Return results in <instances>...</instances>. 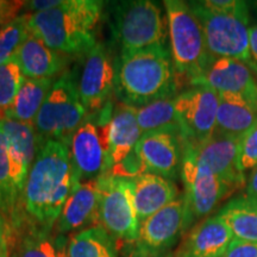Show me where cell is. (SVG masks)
<instances>
[{
	"label": "cell",
	"instance_id": "f546056e",
	"mask_svg": "<svg viewBox=\"0 0 257 257\" xmlns=\"http://www.w3.org/2000/svg\"><path fill=\"white\" fill-rule=\"evenodd\" d=\"M30 34L29 14L19 15L0 29V64L16 56Z\"/></svg>",
	"mask_w": 257,
	"mask_h": 257
},
{
	"label": "cell",
	"instance_id": "4dcf8cb0",
	"mask_svg": "<svg viewBox=\"0 0 257 257\" xmlns=\"http://www.w3.org/2000/svg\"><path fill=\"white\" fill-rule=\"evenodd\" d=\"M25 81L16 56L0 64V118L12 105Z\"/></svg>",
	"mask_w": 257,
	"mask_h": 257
},
{
	"label": "cell",
	"instance_id": "30bf717a",
	"mask_svg": "<svg viewBox=\"0 0 257 257\" xmlns=\"http://www.w3.org/2000/svg\"><path fill=\"white\" fill-rule=\"evenodd\" d=\"M98 224L117 243L134 244L140 233V219L131 180L104 175L99 179Z\"/></svg>",
	"mask_w": 257,
	"mask_h": 257
},
{
	"label": "cell",
	"instance_id": "ba28073f",
	"mask_svg": "<svg viewBox=\"0 0 257 257\" xmlns=\"http://www.w3.org/2000/svg\"><path fill=\"white\" fill-rule=\"evenodd\" d=\"M200 22L207 49L213 59H234L249 63V17L245 3L231 12L212 11L200 2H189Z\"/></svg>",
	"mask_w": 257,
	"mask_h": 257
},
{
	"label": "cell",
	"instance_id": "484cf974",
	"mask_svg": "<svg viewBox=\"0 0 257 257\" xmlns=\"http://www.w3.org/2000/svg\"><path fill=\"white\" fill-rule=\"evenodd\" d=\"M217 214L229 226L233 238L257 242V198L245 194L231 199Z\"/></svg>",
	"mask_w": 257,
	"mask_h": 257
},
{
	"label": "cell",
	"instance_id": "f35d334b",
	"mask_svg": "<svg viewBox=\"0 0 257 257\" xmlns=\"http://www.w3.org/2000/svg\"><path fill=\"white\" fill-rule=\"evenodd\" d=\"M56 243H57V252H59V257H68V250H67L68 238H67L66 236L57 234Z\"/></svg>",
	"mask_w": 257,
	"mask_h": 257
},
{
	"label": "cell",
	"instance_id": "d6986e66",
	"mask_svg": "<svg viewBox=\"0 0 257 257\" xmlns=\"http://www.w3.org/2000/svg\"><path fill=\"white\" fill-rule=\"evenodd\" d=\"M0 121L3 125V131L8 138L10 159L14 168L16 182L23 195L29 172L42 146L41 138L34 124L22 123L8 118H2Z\"/></svg>",
	"mask_w": 257,
	"mask_h": 257
},
{
	"label": "cell",
	"instance_id": "44dd1931",
	"mask_svg": "<svg viewBox=\"0 0 257 257\" xmlns=\"http://www.w3.org/2000/svg\"><path fill=\"white\" fill-rule=\"evenodd\" d=\"M131 182L140 223L179 198V191L174 181L163 176L143 173L131 180Z\"/></svg>",
	"mask_w": 257,
	"mask_h": 257
},
{
	"label": "cell",
	"instance_id": "7402d4cb",
	"mask_svg": "<svg viewBox=\"0 0 257 257\" xmlns=\"http://www.w3.org/2000/svg\"><path fill=\"white\" fill-rule=\"evenodd\" d=\"M0 212L5 217L12 234L22 227V193L16 182L10 159L9 142L0 121Z\"/></svg>",
	"mask_w": 257,
	"mask_h": 257
},
{
	"label": "cell",
	"instance_id": "f1b7e54d",
	"mask_svg": "<svg viewBox=\"0 0 257 257\" xmlns=\"http://www.w3.org/2000/svg\"><path fill=\"white\" fill-rule=\"evenodd\" d=\"M54 231L25 226L14 233L11 257H59Z\"/></svg>",
	"mask_w": 257,
	"mask_h": 257
},
{
	"label": "cell",
	"instance_id": "6da1fadb",
	"mask_svg": "<svg viewBox=\"0 0 257 257\" xmlns=\"http://www.w3.org/2000/svg\"><path fill=\"white\" fill-rule=\"evenodd\" d=\"M79 184L68 146L60 141H46L25 182L21 229L28 226L54 231L67 199Z\"/></svg>",
	"mask_w": 257,
	"mask_h": 257
},
{
	"label": "cell",
	"instance_id": "8992f818",
	"mask_svg": "<svg viewBox=\"0 0 257 257\" xmlns=\"http://www.w3.org/2000/svg\"><path fill=\"white\" fill-rule=\"evenodd\" d=\"M88 114L80 98L76 74L66 70L54 82L35 120L42 144L60 141L68 146L70 137Z\"/></svg>",
	"mask_w": 257,
	"mask_h": 257
},
{
	"label": "cell",
	"instance_id": "e0dca14e",
	"mask_svg": "<svg viewBox=\"0 0 257 257\" xmlns=\"http://www.w3.org/2000/svg\"><path fill=\"white\" fill-rule=\"evenodd\" d=\"M99 179L80 182L61 211L54 232L61 236L76 233L92 226H99Z\"/></svg>",
	"mask_w": 257,
	"mask_h": 257
},
{
	"label": "cell",
	"instance_id": "4fadbf2b",
	"mask_svg": "<svg viewBox=\"0 0 257 257\" xmlns=\"http://www.w3.org/2000/svg\"><path fill=\"white\" fill-rule=\"evenodd\" d=\"M184 234H186L185 200L184 197H179L141 223L138 238L134 245L147 252L166 253Z\"/></svg>",
	"mask_w": 257,
	"mask_h": 257
},
{
	"label": "cell",
	"instance_id": "d4e9b609",
	"mask_svg": "<svg viewBox=\"0 0 257 257\" xmlns=\"http://www.w3.org/2000/svg\"><path fill=\"white\" fill-rule=\"evenodd\" d=\"M54 82V79L25 78L21 91L2 118L35 125V120Z\"/></svg>",
	"mask_w": 257,
	"mask_h": 257
},
{
	"label": "cell",
	"instance_id": "e575fe53",
	"mask_svg": "<svg viewBox=\"0 0 257 257\" xmlns=\"http://www.w3.org/2000/svg\"><path fill=\"white\" fill-rule=\"evenodd\" d=\"M14 234L5 217L0 212V257H11Z\"/></svg>",
	"mask_w": 257,
	"mask_h": 257
},
{
	"label": "cell",
	"instance_id": "7a4b0ae2",
	"mask_svg": "<svg viewBox=\"0 0 257 257\" xmlns=\"http://www.w3.org/2000/svg\"><path fill=\"white\" fill-rule=\"evenodd\" d=\"M176 86L178 75L165 46L120 51L114 60V94L120 104L141 107L173 98Z\"/></svg>",
	"mask_w": 257,
	"mask_h": 257
},
{
	"label": "cell",
	"instance_id": "9c48e42d",
	"mask_svg": "<svg viewBox=\"0 0 257 257\" xmlns=\"http://www.w3.org/2000/svg\"><path fill=\"white\" fill-rule=\"evenodd\" d=\"M182 165L180 178L185 194L186 233L194 225L210 217L220 201L232 194V191L218 176L202 165L189 147H182Z\"/></svg>",
	"mask_w": 257,
	"mask_h": 257
},
{
	"label": "cell",
	"instance_id": "74e56055",
	"mask_svg": "<svg viewBox=\"0 0 257 257\" xmlns=\"http://www.w3.org/2000/svg\"><path fill=\"white\" fill-rule=\"evenodd\" d=\"M246 195L257 198V167L251 170L248 181H246Z\"/></svg>",
	"mask_w": 257,
	"mask_h": 257
},
{
	"label": "cell",
	"instance_id": "d590c367",
	"mask_svg": "<svg viewBox=\"0 0 257 257\" xmlns=\"http://www.w3.org/2000/svg\"><path fill=\"white\" fill-rule=\"evenodd\" d=\"M249 66L257 73V25L250 28L249 31Z\"/></svg>",
	"mask_w": 257,
	"mask_h": 257
},
{
	"label": "cell",
	"instance_id": "603a6c76",
	"mask_svg": "<svg viewBox=\"0 0 257 257\" xmlns=\"http://www.w3.org/2000/svg\"><path fill=\"white\" fill-rule=\"evenodd\" d=\"M216 133L224 136L242 138L257 123V110L238 95L218 93Z\"/></svg>",
	"mask_w": 257,
	"mask_h": 257
},
{
	"label": "cell",
	"instance_id": "5bb4252c",
	"mask_svg": "<svg viewBox=\"0 0 257 257\" xmlns=\"http://www.w3.org/2000/svg\"><path fill=\"white\" fill-rule=\"evenodd\" d=\"M242 138L214 134L202 142L184 144L189 147L194 156L214 173L232 192L246 184L239 167V143Z\"/></svg>",
	"mask_w": 257,
	"mask_h": 257
},
{
	"label": "cell",
	"instance_id": "52a82bcc",
	"mask_svg": "<svg viewBox=\"0 0 257 257\" xmlns=\"http://www.w3.org/2000/svg\"><path fill=\"white\" fill-rule=\"evenodd\" d=\"M111 31L120 51H134L165 46L167 36L161 8L152 0H126L114 3Z\"/></svg>",
	"mask_w": 257,
	"mask_h": 257
},
{
	"label": "cell",
	"instance_id": "ac0fdd59",
	"mask_svg": "<svg viewBox=\"0 0 257 257\" xmlns=\"http://www.w3.org/2000/svg\"><path fill=\"white\" fill-rule=\"evenodd\" d=\"M233 239L225 221L219 214L205 218L192 227L178 249L174 257H221Z\"/></svg>",
	"mask_w": 257,
	"mask_h": 257
},
{
	"label": "cell",
	"instance_id": "836d02e7",
	"mask_svg": "<svg viewBox=\"0 0 257 257\" xmlns=\"http://www.w3.org/2000/svg\"><path fill=\"white\" fill-rule=\"evenodd\" d=\"M27 3L22 0H0V27H5L18 17Z\"/></svg>",
	"mask_w": 257,
	"mask_h": 257
},
{
	"label": "cell",
	"instance_id": "7c38bea8",
	"mask_svg": "<svg viewBox=\"0 0 257 257\" xmlns=\"http://www.w3.org/2000/svg\"><path fill=\"white\" fill-rule=\"evenodd\" d=\"M78 89L89 113L100 111L114 93V61L105 44L96 43L86 54Z\"/></svg>",
	"mask_w": 257,
	"mask_h": 257
},
{
	"label": "cell",
	"instance_id": "8fae6325",
	"mask_svg": "<svg viewBox=\"0 0 257 257\" xmlns=\"http://www.w3.org/2000/svg\"><path fill=\"white\" fill-rule=\"evenodd\" d=\"M184 142L197 143L216 133L219 94L206 86H193L174 98Z\"/></svg>",
	"mask_w": 257,
	"mask_h": 257
},
{
	"label": "cell",
	"instance_id": "8d00e7d4",
	"mask_svg": "<svg viewBox=\"0 0 257 257\" xmlns=\"http://www.w3.org/2000/svg\"><path fill=\"white\" fill-rule=\"evenodd\" d=\"M127 253L126 257H174L172 251L166 252V253H152V252H147L143 251V250L136 248L134 244H130L127 245Z\"/></svg>",
	"mask_w": 257,
	"mask_h": 257
},
{
	"label": "cell",
	"instance_id": "9a60e30c",
	"mask_svg": "<svg viewBox=\"0 0 257 257\" xmlns=\"http://www.w3.org/2000/svg\"><path fill=\"white\" fill-rule=\"evenodd\" d=\"M182 137L166 131L143 134L136 147L144 172L172 180L181 173Z\"/></svg>",
	"mask_w": 257,
	"mask_h": 257
},
{
	"label": "cell",
	"instance_id": "1f68e13d",
	"mask_svg": "<svg viewBox=\"0 0 257 257\" xmlns=\"http://www.w3.org/2000/svg\"><path fill=\"white\" fill-rule=\"evenodd\" d=\"M239 167L243 173L257 167V123L240 140Z\"/></svg>",
	"mask_w": 257,
	"mask_h": 257
},
{
	"label": "cell",
	"instance_id": "ffe728a7",
	"mask_svg": "<svg viewBox=\"0 0 257 257\" xmlns=\"http://www.w3.org/2000/svg\"><path fill=\"white\" fill-rule=\"evenodd\" d=\"M16 60L28 79H54L67 64L66 55L53 50L32 34L19 48Z\"/></svg>",
	"mask_w": 257,
	"mask_h": 257
},
{
	"label": "cell",
	"instance_id": "5b68a950",
	"mask_svg": "<svg viewBox=\"0 0 257 257\" xmlns=\"http://www.w3.org/2000/svg\"><path fill=\"white\" fill-rule=\"evenodd\" d=\"M114 101L89 113L68 143L70 161L79 182L93 181L111 168V125Z\"/></svg>",
	"mask_w": 257,
	"mask_h": 257
},
{
	"label": "cell",
	"instance_id": "d6a6232c",
	"mask_svg": "<svg viewBox=\"0 0 257 257\" xmlns=\"http://www.w3.org/2000/svg\"><path fill=\"white\" fill-rule=\"evenodd\" d=\"M221 257H257V242L233 238Z\"/></svg>",
	"mask_w": 257,
	"mask_h": 257
},
{
	"label": "cell",
	"instance_id": "83f0119b",
	"mask_svg": "<svg viewBox=\"0 0 257 257\" xmlns=\"http://www.w3.org/2000/svg\"><path fill=\"white\" fill-rule=\"evenodd\" d=\"M174 98L175 96L162 99L141 107H135L138 125L143 134L166 131L182 137L181 125L175 111Z\"/></svg>",
	"mask_w": 257,
	"mask_h": 257
},
{
	"label": "cell",
	"instance_id": "4316f807",
	"mask_svg": "<svg viewBox=\"0 0 257 257\" xmlns=\"http://www.w3.org/2000/svg\"><path fill=\"white\" fill-rule=\"evenodd\" d=\"M68 257H118L117 242L101 226H92L68 237Z\"/></svg>",
	"mask_w": 257,
	"mask_h": 257
},
{
	"label": "cell",
	"instance_id": "277c9868",
	"mask_svg": "<svg viewBox=\"0 0 257 257\" xmlns=\"http://www.w3.org/2000/svg\"><path fill=\"white\" fill-rule=\"evenodd\" d=\"M163 5L168 24L170 55L176 75L193 85L214 59L207 49L200 22L188 3L166 0Z\"/></svg>",
	"mask_w": 257,
	"mask_h": 257
},
{
	"label": "cell",
	"instance_id": "3957f363",
	"mask_svg": "<svg viewBox=\"0 0 257 257\" xmlns=\"http://www.w3.org/2000/svg\"><path fill=\"white\" fill-rule=\"evenodd\" d=\"M104 3L99 0H62L48 11L29 14L30 32L63 55L87 54L96 42V28Z\"/></svg>",
	"mask_w": 257,
	"mask_h": 257
},
{
	"label": "cell",
	"instance_id": "cb8c5ba5",
	"mask_svg": "<svg viewBox=\"0 0 257 257\" xmlns=\"http://www.w3.org/2000/svg\"><path fill=\"white\" fill-rule=\"evenodd\" d=\"M142 135L136 108L120 102L115 104L111 125V167L136 149Z\"/></svg>",
	"mask_w": 257,
	"mask_h": 257
},
{
	"label": "cell",
	"instance_id": "2e32d148",
	"mask_svg": "<svg viewBox=\"0 0 257 257\" xmlns=\"http://www.w3.org/2000/svg\"><path fill=\"white\" fill-rule=\"evenodd\" d=\"M192 86H206L217 93L238 95L257 110V80L248 63L234 59H214Z\"/></svg>",
	"mask_w": 257,
	"mask_h": 257
}]
</instances>
